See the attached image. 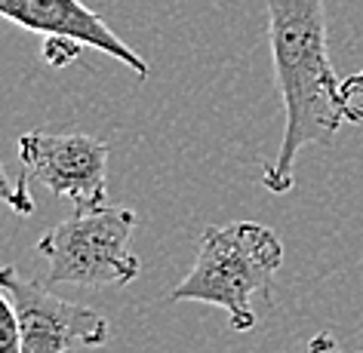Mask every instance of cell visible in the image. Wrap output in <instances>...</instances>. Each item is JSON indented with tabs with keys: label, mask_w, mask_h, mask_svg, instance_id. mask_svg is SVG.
Masks as SVG:
<instances>
[{
	"label": "cell",
	"mask_w": 363,
	"mask_h": 353,
	"mask_svg": "<svg viewBox=\"0 0 363 353\" xmlns=\"http://www.w3.org/2000/svg\"><path fill=\"white\" fill-rule=\"evenodd\" d=\"M284 265V243L271 228L256 221H234L206 228L194 267L169 292V301L216 304L228 313L234 332L256 329L252 298L265 295Z\"/></svg>",
	"instance_id": "cell-2"
},
{
	"label": "cell",
	"mask_w": 363,
	"mask_h": 353,
	"mask_svg": "<svg viewBox=\"0 0 363 353\" xmlns=\"http://www.w3.org/2000/svg\"><path fill=\"white\" fill-rule=\"evenodd\" d=\"M28 182H31L28 175L10 178V172L0 166V203H6L19 215H34V197L28 191Z\"/></svg>",
	"instance_id": "cell-7"
},
{
	"label": "cell",
	"mask_w": 363,
	"mask_h": 353,
	"mask_svg": "<svg viewBox=\"0 0 363 353\" xmlns=\"http://www.w3.org/2000/svg\"><path fill=\"white\" fill-rule=\"evenodd\" d=\"M0 16L43 37H65L80 47H93L121 65L148 77V62L108 28V22L80 0H0Z\"/></svg>",
	"instance_id": "cell-6"
},
{
	"label": "cell",
	"mask_w": 363,
	"mask_h": 353,
	"mask_svg": "<svg viewBox=\"0 0 363 353\" xmlns=\"http://www.w3.org/2000/svg\"><path fill=\"white\" fill-rule=\"evenodd\" d=\"M308 353H345L342 344L335 341V335L330 332H317L311 341H308Z\"/></svg>",
	"instance_id": "cell-11"
},
{
	"label": "cell",
	"mask_w": 363,
	"mask_h": 353,
	"mask_svg": "<svg viewBox=\"0 0 363 353\" xmlns=\"http://www.w3.org/2000/svg\"><path fill=\"white\" fill-rule=\"evenodd\" d=\"M265 6L286 126L274 163L262 169V185L271 194H286L296 185L293 169L298 154L308 144H330L342 129V83L326 52L323 0H265Z\"/></svg>",
	"instance_id": "cell-1"
},
{
	"label": "cell",
	"mask_w": 363,
	"mask_h": 353,
	"mask_svg": "<svg viewBox=\"0 0 363 353\" xmlns=\"http://www.w3.org/2000/svg\"><path fill=\"white\" fill-rule=\"evenodd\" d=\"M342 111L348 123L363 126V68L342 80Z\"/></svg>",
	"instance_id": "cell-9"
},
{
	"label": "cell",
	"mask_w": 363,
	"mask_h": 353,
	"mask_svg": "<svg viewBox=\"0 0 363 353\" xmlns=\"http://www.w3.org/2000/svg\"><path fill=\"white\" fill-rule=\"evenodd\" d=\"M19 160L25 175L56 197H71L77 212L108 203V144L102 139L84 132H25Z\"/></svg>",
	"instance_id": "cell-5"
},
{
	"label": "cell",
	"mask_w": 363,
	"mask_h": 353,
	"mask_svg": "<svg viewBox=\"0 0 363 353\" xmlns=\"http://www.w3.org/2000/svg\"><path fill=\"white\" fill-rule=\"evenodd\" d=\"M0 292L10 298L22 335V353H68L71 347L108 344V320L86 304L52 295L13 265L0 267Z\"/></svg>",
	"instance_id": "cell-4"
},
{
	"label": "cell",
	"mask_w": 363,
	"mask_h": 353,
	"mask_svg": "<svg viewBox=\"0 0 363 353\" xmlns=\"http://www.w3.org/2000/svg\"><path fill=\"white\" fill-rule=\"evenodd\" d=\"M0 353H22V335L10 298L0 292Z\"/></svg>",
	"instance_id": "cell-8"
},
{
	"label": "cell",
	"mask_w": 363,
	"mask_h": 353,
	"mask_svg": "<svg viewBox=\"0 0 363 353\" xmlns=\"http://www.w3.org/2000/svg\"><path fill=\"white\" fill-rule=\"evenodd\" d=\"M80 52H84V47L74 43V40H65V37H47V40H43V59H47L52 68L71 65Z\"/></svg>",
	"instance_id": "cell-10"
},
{
	"label": "cell",
	"mask_w": 363,
	"mask_h": 353,
	"mask_svg": "<svg viewBox=\"0 0 363 353\" xmlns=\"http://www.w3.org/2000/svg\"><path fill=\"white\" fill-rule=\"evenodd\" d=\"M135 215L126 206H99L74 212L38 240L50 261L47 286H130L139 277V258L130 252Z\"/></svg>",
	"instance_id": "cell-3"
}]
</instances>
